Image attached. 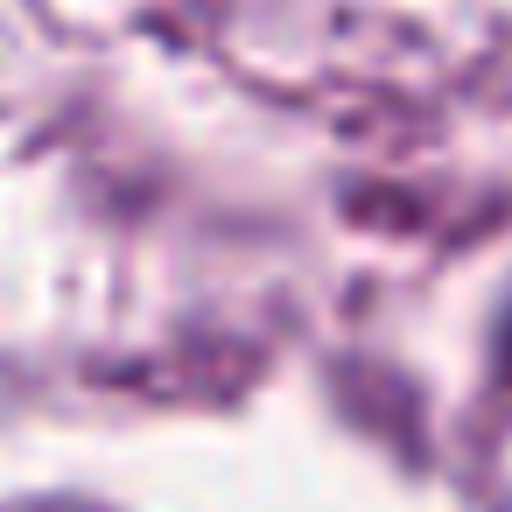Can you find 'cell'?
<instances>
[{
	"label": "cell",
	"instance_id": "1",
	"mask_svg": "<svg viewBox=\"0 0 512 512\" xmlns=\"http://www.w3.org/2000/svg\"><path fill=\"white\" fill-rule=\"evenodd\" d=\"M505 344H512V323H505Z\"/></svg>",
	"mask_w": 512,
	"mask_h": 512
}]
</instances>
